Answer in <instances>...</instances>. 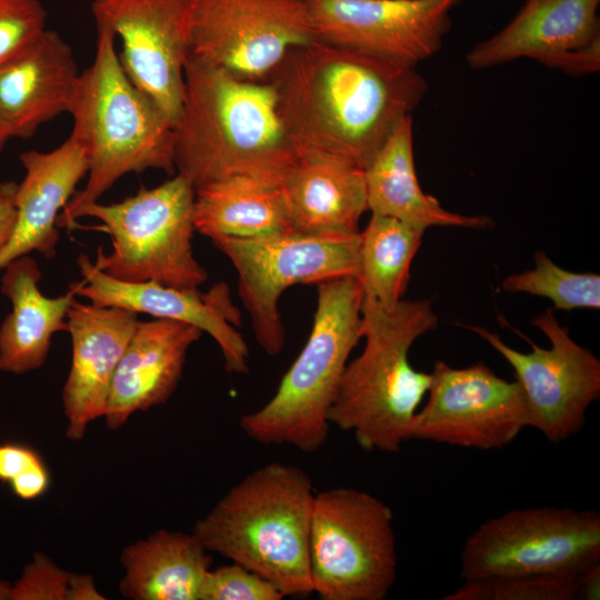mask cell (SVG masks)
Wrapping results in <instances>:
<instances>
[{"label":"cell","mask_w":600,"mask_h":600,"mask_svg":"<svg viewBox=\"0 0 600 600\" xmlns=\"http://www.w3.org/2000/svg\"><path fill=\"white\" fill-rule=\"evenodd\" d=\"M46 19L40 0H0V63L36 39Z\"/></svg>","instance_id":"obj_31"},{"label":"cell","mask_w":600,"mask_h":600,"mask_svg":"<svg viewBox=\"0 0 600 600\" xmlns=\"http://www.w3.org/2000/svg\"><path fill=\"white\" fill-rule=\"evenodd\" d=\"M80 72L71 47L54 30L0 63V129L28 139L39 126L68 112Z\"/></svg>","instance_id":"obj_18"},{"label":"cell","mask_w":600,"mask_h":600,"mask_svg":"<svg viewBox=\"0 0 600 600\" xmlns=\"http://www.w3.org/2000/svg\"><path fill=\"white\" fill-rule=\"evenodd\" d=\"M189 37V53L250 81L316 39L308 0H190Z\"/></svg>","instance_id":"obj_11"},{"label":"cell","mask_w":600,"mask_h":600,"mask_svg":"<svg viewBox=\"0 0 600 600\" xmlns=\"http://www.w3.org/2000/svg\"><path fill=\"white\" fill-rule=\"evenodd\" d=\"M10 588H11L10 582L0 579V600L10 599Z\"/></svg>","instance_id":"obj_37"},{"label":"cell","mask_w":600,"mask_h":600,"mask_svg":"<svg viewBox=\"0 0 600 600\" xmlns=\"http://www.w3.org/2000/svg\"><path fill=\"white\" fill-rule=\"evenodd\" d=\"M0 291L11 311L0 324V370L24 374L46 361L56 332L67 331V313L74 292L46 297L38 287L41 271L29 254L10 261L3 269Z\"/></svg>","instance_id":"obj_22"},{"label":"cell","mask_w":600,"mask_h":600,"mask_svg":"<svg viewBox=\"0 0 600 600\" xmlns=\"http://www.w3.org/2000/svg\"><path fill=\"white\" fill-rule=\"evenodd\" d=\"M284 596L269 580L232 562L209 569L199 600H281Z\"/></svg>","instance_id":"obj_30"},{"label":"cell","mask_w":600,"mask_h":600,"mask_svg":"<svg viewBox=\"0 0 600 600\" xmlns=\"http://www.w3.org/2000/svg\"><path fill=\"white\" fill-rule=\"evenodd\" d=\"M42 462L40 454L26 444L0 442V482L10 483L20 473Z\"/></svg>","instance_id":"obj_33"},{"label":"cell","mask_w":600,"mask_h":600,"mask_svg":"<svg viewBox=\"0 0 600 600\" xmlns=\"http://www.w3.org/2000/svg\"><path fill=\"white\" fill-rule=\"evenodd\" d=\"M14 181L0 182V249L8 242L16 222Z\"/></svg>","instance_id":"obj_35"},{"label":"cell","mask_w":600,"mask_h":600,"mask_svg":"<svg viewBox=\"0 0 600 600\" xmlns=\"http://www.w3.org/2000/svg\"><path fill=\"white\" fill-rule=\"evenodd\" d=\"M309 338L273 397L244 414L240 428L262 444H288L313 453L329 436L328 412L349 356L362 338L363 291L357 277L317 284Z\"/></svg>","instance_id":"obj_6"},{"label":"cell","mask_w":600,"mask_h":600,"mask_svg":"<svg viewBox=\"0 0 600 600\" xmlns=\"http://www.w3.org/2000/svg\"><path fill=\"white\" fill-rule=\"evenodd\" d=\"M77 263L82 280L69 287L76 297L97 306H114L192 324L218 343L227 372L249 371V348L236 329L241 324V312L233 304L226 283H217L207 292L157 282L130 283L107 276L87 254H80Z\"/></svg>","instance_id":"obj_16"},{"label":"cell","mask_w":600,"mask_h":600,"mask_svg":"<svg viewBox=\"0 0 600 600\" xmlns=\"http://www.w3.org/2000/svg\"><path fill=\"white\" fill-rule=\"evenodd\" d=\"M49 483L50 476L42 462L20 473L9 484L18 498L33 500L47 491Z\"/></svg>","instance_id":"obj_34"},{"label":"cell","mask_w":600,"mask_h":600,"mask_svg":"<svg viewBox=\"0 0 600 600\" xmlns=\"http://www.w3.org/2000/svg\"><path fill=\"white\" fill-rule=\"evenodd\" d=\"M68 113L73 121L70 138L84 151L89 170L84 188L61 211L58 228L128 173L176 171L173 124L130 81L116 51V36L103 27H97L94 59L79 76Z\"/></svg>","instance_id":"obj_4"},{"label":"cell","mask_w":600,"mask_h":600,"mask_svg":"<svg viewBox=\"0 0 600 600\" xmlns=\"http://www.w3.org/2000/svg\"><path fill=\"white\" fill-rule=\"evenodd\" d=\"M211 241L236 268L238 293L254 338L271 357L286 344L278 302L289 287L357 277L359 272V231L304 233L288 229L249 238L221 236Z\"/></svg>","instance_id":"obj_9"},{"label":"cell","mask_w":600,"mask_h":600,"mask_svg":"<svg viewBox=\"0 0 600 600\" xmlns=\"http://www.w3.org/2000/svg\"><path fill=\"white\" fill-rule=\"evenodd\" d=\"M300 159L268 80L239 79L188 54L173 126L177 173L194 188L234 176L283 184Z\"/></svg>","instance_id":"obj_2"},{"label":"cell","mask_w":600,"mask_h":600,"mask_svg":"<svg viewBox=\"0 0 600 600\" xmlns=\"http://www.w3.org/2000/svg\"><path fill=\"white\" fill-rule=\"evenodd\" d=\"M194 197L193 184L177 173L120 202L83 204L61 228L76 229L81 217L100 220L97 228L112 238V251L100 247L93 264L113 279L198 289L208 272L192 251Z\"/></svg>","instance_id":"obj_7"},{"label":"cell","mask_w":600,"mask_h":600,"mask_svg":"<svg viewBox=\"0 0 600 600\" xmlns=\"http://www.w3.org/2000/svg\"><path fill=\"white\" fill-rule=\"evenodd\" d=\"M19 158L26 174L16 191L12 233L0 249V270L32 251L56 256L58 218L89 170L84 151L70 137L49 152L31 150Z\"/></svg>","instance_id":"obj_21"},{"label":"cell","mask_w":600,"mask_h":600,"mask_svg":"<svg viewBox=\"0 0 600 600\" xmlns=\"http://www.w3.org/2000/svg\"><path fill=\"white\" fill-rule=\"evenodd\" d=\"M193 226L210 239L291 229L283 186L234 176L196 188Z\"/></svg>","instance_id":"obj_26"},{"label":"cell","mask_w":600,"mask_h":600,"mask_svg":"<svg viewBox=\"0 0 600 600\" xmlns=\"http://www.w3.org/2000/svg\"><path fill=\"white\" fill-rule=\"evenodd\" d=\"M97 27L121 40L119 61L172 124L180 114L190 49V0H93Z\"/></svg>","instance_id":"obj_14"},{"label":"cell","mask_w":600,"mask_h":600,"mask_svg":"<svg viewBox=\"0 0 600 600\" xmlns=\"http://www.w3.org/2000/svg\"><path fill=\"white\" fill-rule=\"evenodd\" d=\"M7 140H8V138L6 137V134L0 129V151L3 149Z\"/></svg>","instance_id":"obj_38"},{"label":"cell","mask_w":600,"mask_h":600,"mask_svg":"<svg viewBox=\"0 0 600 600\" xmlns=\"http://www.w3.org/2000/svg\"><path fill=\"white\" fill-rule=\"evenodd\" d=\"M292 230L358 232L368 210L364 170L343 160L302 157L283 182Z\"/></svg>","instance_id":"obj_24"},{"label":"cell","mask_w":600,"mask_h":600,"mask_svg":"<svg viewBox=\"0 0 600 600\" xmlns=\"http://www.w3.org/2000/svg\"><path fill=\"white\" fill-rule=\"evenodd\" d=\"M533 260V269L507 276L502 290L548 298L553 310L600 309L599 274L564 270L543 251H536Z\"/></svg>","instance_id":"obj_28"},{"label":"cell","mask_w":600,"mask_h":600,"mask_svg":"<svg viewBox=\"0 0 600 600\" xmlns=\"http://www.w3.org/2000/svg\"><path fill=\"white\" fill-rule=\"evenodd\" d=\"M70 574L49 556L37 551L11 583L9 600H67Z\"/></svg>","instance_id":"obj_32"},{"label":"cell","mask_w":600,"mask_h":600,"mask_svg":"<svg viewBox=\"0 0 600 600\" xmlns=\"http://www.w3.org/2000/svg\"><path fill=\"white\" fill-rule=\"evenodd\" d=\"M430 373L428 399L416 414L411 439L492 450L529 427L520 383L497 376L484 362L453 368L438 360Z\"/></svg>","instance_id":"obj_13"},{"label":"cell","mask_w":600,"mask_h":600,"mask_svg":"<svg viewBox=\"0 0 600 600\" xmlns=\"http://www.w3.org/2000/svg\"><path fill=\"white\" fill-rule=\"evenodd\" d=\"M368 210L392 217L427 230L458 227L488 230L494 226L488 216L449 211L423 192L413 160L412 118H404L364 169Z\"/></svg>","instance_id":"obj_23"},{"label":"cell","mask_w":600,"mask_h":600,"mask_svg":"<svg viewBox=\"0 0 600 600\" xmlns=\"http://www.w3.org/2000/svg\"><path fill=\"white\" fill-rule=\"evenodd\" d=\"M314 496L302 469L270 462L233 486L191 532L208 552L260 574L284 597L304 598L313 592L309 538Z\"/></svg>","instance_id":"obj_5"},{"label":"cell","mask_w":600,"mask_h":600,"mask_svg":"<svg viewBox=\"0 0 600 600\" xmlns=\"http://www.w3.org/2000/svg\"><path fill=\"white\" fill-rule=\"evenodd\" d=\"M460 563L463 581L580 573L600 563V513L568 507L508 511L468 537Z\"/></svg>","instance_id":"obj_10"},{"label":"cell","mask_w":600,"mask_h":600,"mask_svg":"<svg viewBox=\"0 0 600 600\" xmlns=\"http://www.w3.org/2000/svg\"><path fill=\"white\" fill-rule=\"evenodd\" d=\"M119 592L130 600H199L211 558L194 534L157 530L126 546Z\"/></svg>","instance_id":"obj_25"},{"label":"cell","mask_w":600,"mask_h":600,"mask_svg":"<svg viewBox=\"0 0 600 600\" xmlns=\"http://www.w3.org/2000/svg\"><path fill=\"white\" fill-rule=\"evenodd\" d=\"M106 597L98 590L94 578L87 573L71 572L67 600H104Z\"/></svg>","instance_id":"obj_36"},{"label":"cell","mask_w":600,"mask_h":600,"mask_svg":"<svg viewBox=\"0 0 600 600\" xmlns=\"http://www.w3.org/2000/svg\"><path fill=\"white\" fill-rule=\"evenodd\" d=\"M460 0H308L316 39L416 67L442 46Z\"/></svg>","instance_id":"obj_15"},{"label":"cell","mask_w":600,"mask_h":600,"mask_svg":"<svg viewBox=\"0 0 600 600\" xmlns=\"http://www.w3.org/2000/svg\"><path fill=\"white\" fill-rule=\"evenodd\" d=\"M267 80L301 158L363 170L428 89L416 67L318 39L290 51Z\"/></svg>","instance_id":"obj_1"},{"label":"cell","mask_w":600,"mask_h":600,"mask_svg":"<svg viewBox=\"0 0 600 600\" xmlns=\"http://www.w3.org/2000/svg\"><path fill=\"white\" fill-rule=\"evenodd\" d=\"M600 0H526L517 16L497 34L467 54L473 69L529 58L561 69L568 57L600 38Z\"/></svg>","instance_id":"obj_20"},{"label":"cell","mask_w":600,"mask_h":600,"mask_svg":"<svg viewBox=\"0 0 600 600\" xmlns=\"http://www.w3.org/2000/svg\"><path fill=\"white\" fill-rule=\"evenodd\" d=\"M202 333L177 320L137 322L112 379L102 417L108 429H120L136 412L168 401L181 380L189 348Z\"/></svg>","instance_id":"obj_19"},{"label":"cell","mask_w":600,"mask_h":600,"mask_svg":"<svg viewBox=\"0 0 600 600\" xmlns=\"http://www.w3.org/2000/svg\"><path fill=\"white\" fill-rule=\"evenodd\" d=\"M532 324L546 334L550 347L541 348L523 337L531 346L527 353L484 327H464L509 362L526 397L529 427L558 443L580 431L588 408L600 397V360L571 338L553 309L533 318Z\"/></svg>","instance_id":"obj_12"},{"label":"cell","mask_w":600,"mask_h":600,"mask_svg":"<svg viewBox=\"0 0 600 600\" xmlns=\"http://www.w3.org/2000/svg\"><path fill=\"white\" fill-rule=\"evenodd\" d=\"M362 352L348 362L328 412L330 424L350 431L361 449L397 453L411 440L412 424L431 384L416 370L409 351L434 330L439 318L430 300H400L386 308L363 294Z\"/></svg>","instance_id":"obj_3"},{"label":"cell","mask_w":600,"mask_h":600,"mask_svg":"<svg viewBox=\"0 0 600 600\" xmlns=\"http://www.w3.org/2000/svg\"><path fill=\"white\" fill-rule=\"evenodd\" d=\"M393 513L369 492L316 493L309 538L312 590L322 600H383L397 579Z\"/></svg>","instance_id":"obj_8"},{"label":"cell","mask_w":600,"mask_h":600,"mask_svg":"<svg viewBox=\"0 0 600 600\" xmlns=\"http://www.w3.org/2000/svg\"><path fill=\"white\" fill-rule=\"evenodd\" d=\"M424 231L392 217L371 214L360 232L357 279L363 294L386 308H393L402 300Z\"/></svg>","instance_id":"obj_27"},{"label":"cell","mask_w":600,"mask_h":600,"mask_svg":"<svg viewBox=\"0 0 600 600\" xmlns=\"http://www.w3.org/2000/svg\"><path fill=\"white\" fill-rule=\"evenodd\" d=\"M138 313L114 306L73 300L67 313L72 358L62 390L66 437L81 440L102 418L112 379L136 329Z\"/></svg>","instance_id":"obj_17"},{"label":"cell","mask_w":600,"mask_h":600,"mask_svg":"<svg viewBox=\"0 0 600 600\" xmlns=\"http://www.w3.org/2000/svg\"><path fill=\"white\" fill-rule=\"evenodd\" d=\"M583 572V571H582ZM520 574L464 581L443 600H573L581 573Z\"/></svg>","instance_id":"obj_29"}]
</instances>
